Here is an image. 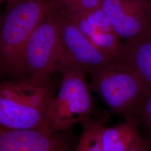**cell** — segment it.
Segmentation results:
<instances>
[{
  "label": "cell",
  "mask_w": 151,
  "mask_h": 151,
  "mask_svg": "<svg viewBox=\"0 0 151 151\" xmlns=\"http://www.w3.org/2000/svg\"><path fill=\"white\" fill-rule=\"evenodd\" d=\"M63 46L60 63L80 67L90 75L123 62L103 53L81 32L70 18L60 19Z\"/></svg>",
  "instance_id": "52a82bcc"
},
{
  "label": "cell",
  "mask_w": 151,
  "mask_h": 151,
  "mask_svg": "<svg viewBox=\"0 0 151 151\" xmlns=\"http://www.w3.org/2000/svg\"><path fill=\"white\" fill-rule=\"evenodd\" d=\"M60 132L36 129H1L0 151L70 150V139Z\"/></svg>",
  "instance_id": "9c48e42d"
},
{
  "label": "cell",
  "mask_w": 151,
  "mask_h": 151,
  "mask_svg": "<svg viewBox=\"0 0 151 151\" xmlns=\"http://www.w3.org/2000/svg\"><path fill=\"white\" fill-rule=\"evenodd\" d=\"M146 6L151 25V0H146Z\"/></svg>",
  "instance_id": "7c38bea8"
},
{
  "label": "cell",
  "mask_w": 151,
  "mask_h": 151,
  "mask_svg": "<svg viewBox=\"0 0 151 151\" xmlns=\"http://www.w3.org/2000/svg\"><path fill=\"white\" fill-rule=\"evenodd\" d=\"M139 125L142 124L148 131L151 137V93L145 97L140 106V111L137 117Z\"/></svg>",
  "instance_id": "8fae6325"
},
{
  "label": "cell",
  "mask_w": 151,
  "mask_h": 151,
  "mask_svg": "<svg viewBox=\"0 0 151 151\" xmlns=\"http://www.w3.org/2000/svg\"><path fill=\"white\" fill-rule=\"evenodd\" d=\"M4 1V0H1V1Z\"/></svg>",
  "instance_id": "4fadbf2b"
},
{
  "label": "cell",
  "mask_w": 151,
  "mask_h": 151,
  "mask_svg": "<svg viewBox=\"0 0 151 151\" xmlns=\"http://www.w3.org/2000/svg\"><path fill=\"white\" fill-rule=\"evenodd\" d=\"M54 93L50 80L39 82L27 77L2 81L0 85L1 129L46 130L47 109Z\"/></svg>",
  "instance_id": "6da1fadb"
},
{
  "label": "cell",
  "mask_w": 151,
  "mask_h": 151,
  "mask_svg": "<svg viewBox=\"0 0 151 151\" xmlns=\"http://www.w3.org/2000/svg\"><path fill=\"white\" fill-rule=\"evenodd\" d=\"M100 7L127 43L151 32L145 0H102Z\"/></svg>",
  "instance_id": "ba28073f"
},
{
  "label": "cell",
  "mask_w": 151,
  "mask_h": 151,
  "mask_svg": "<svg viewBox=\"0 0 151 151\" xmlns=\"http://www.w3.org/2000/svg\"><path fill=\"white\" fill-rule=\"evenodd\" d=\"M124 59L151 93V32L125 44Z\"/></svg>",
  "instance_id": "30bf717a"
},
{
  "label": "cell",
  "mask_w": 151,
  "mask_h": 151,
  "mask_svg": "<svg viewBox=\"0 0 151 151\" xmlns=\"http://www.w3.org/2000/svg\"><path fill=\"white\" fill-rule=\"evenodd\" d=\"M90 90L96 92L111 112L125 120H137L150 93L139 76L127 62L91 75ZM138 122V121H137Z\"/></svg>",
  "instance_id": "277c9868"
},
{
  "label": "cell",
  "mask_w": 151,
  "mask_h": 151,
  "mask_svg": "<svg viewBox=\"0 0 151 151\" xmlns=\"http://www.w3.org/2000/svg\"><path fill=\"white\" fill-rule=\"evenodd\" d=\"M63 51L60 19L49 17L35 29L24 47L29 77L39 82L50 80L58 72Z\"/></svg>",
  "instance_id": "8992f818"
},
{
  "label": "cell",
  "mask_w": 151,
  "mask_h": 151,
  "mask_svg": "<svg viewBox=\"0 0 151 151\" xmlns=\"http://www.w3.org/2000/svg\"><path fill=\"white\" fill-rule=\"evenodd\" d=\"M50 6L45 0H17L7 12L0 32V70L17 80L28 75L24 58L27 40L47 19Z\"/></svg>",
  "instance_id": "7a4b0ae2"
},
{
  "label": "cell",
  "mask_w": 151,
  "mask_h": 151,
  "mask_svg": "<svg viewBox=\"0 0 151 151\" xmlns=\"http://www.w3.org/2000/svg\"><path fill=\"white\" fill-rule=\"evenodd\" d=\"M107 118H96L93 113L80 123L82 132L75 151H151V142L141 135L137 120L106 127L104 122Z\"/></svg>",
  "instance_id": "5b68a950"
},
{
  "label": "cell",
  "mask_w": 151,
  "mask_h": 151,
  "mask_svg": "<svg viewBox=\"0 0 151 151\" xmlns=\"http://www.w3.org/2000/svg\"><path fill=\"white\" fill-rule=\"evenodd\" d=\"M62 76L60 90L49 104L45 130L66 131L94 113L93 99L86 79V72L80 67L60 63Z\"/></svg>",
  "instance_id": "3957f363"
},
{
  "label": "cell",
  "mask_w": 151,
  "mask_h": 151,
  "mask_svg": "<svg viewBox=\"0 0 151 151\" xmlns=\"http://www.w3.org/2000/svg\"><path fill=\"white\" fill-rule=\"evenodd\" d=\"M145 1H146V0H145Z\"/></svg>",
  "instance_id": "5bb4252c"
}]
</instances>
